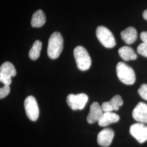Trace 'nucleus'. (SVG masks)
<instances>
[{"mask_svg":"<svg viewBox=\"0 0 147 147\" xmlns=\"http://www.w3.org/2000/svg\"><path fill=\"white\" fill-rule=\"evenodd\" d=\"M63 49V38L58 32H55L49 39L47 55L53 59L59 57Z\"/></svg>","mask_w":147,"mask_h":147,"instance_id":"nucleus-1","label":"nucleus"},{"mask_svg":"<svg viewBox=\"0 0 147 147\" xmlns=\"http://www.w3.org/2000/svg\"><path fill=\"white\" fill-rule=\"evenodd\" d=\"M117 75L121 82L127 85L134 84L136 80L134 70L125 63L120 62L116 66Z\"/></svg>","mask_w":147,"mask_h":147,"instance_id":"nucleus-2","label":"nucleus"},{"mask_svg":"<svg viewBox=\"0 0 147 147\" xmlns=\"http://www.w3.org/2000/svg\"><path fill=\"white\" fill-rule=\"evenodd\" d=\"M74 56L79 70L86 71L90 68L92 61L85 48L81 46L75 47L74 50Z\"/></svg>","mask_w":147,"mask_h":147,"instance_id":"nucleus-3","label":"nucleus"},{"mask_svg":"<svg viewBox=\"0 0 147 147\" xmlns=\"http://www.w3.org/2000/svg\"><path fill=\"white\" fill-rule=\"evenodd\" d=\"M96 35L101 44L105 47L112 48L116 45L115 38L112 33L106 27H98L96 30Z\"/></svg>","mask_w":147,"mask_h":147,"instance_id":"nucleus-4","label":"nucleus"},{"mask_svg":"<svg viewBox=\"0 0 147 147\" xmlns=\"http://www.w3.org/2000/svg\"><path fill=\"white\" fill-rule=\"evenodd\" d=\"M16 75V69L12 63L5 62L1 65L0 67V81L4 85L9 86L11 83V78Z\"/></svg>","mask_w":147,"mask_h":147,"instance_id":"nucleus-5","label":"nucleus"},{"mask_svg":"<svg viewBox=\"0 0 147 147\" xmlns=\"http://www.w3.org/2000/svg\"><path fill=\"white\" fill-rule=\"evenodd\" d=\"M24 107L27 117L32 121H37L39 110L36 99L33 96H27L24 101Z\"/></svg>","mask_w":147,"mask_h":147,"instance_id":"nucleus-6","label":"nucleus"},{"mask_svg":"<svg viewBox=\"0 0 147 147\" xmlns=\"http://www.w3.org/2000/svg\"><path fill=\"white\" fill-rule=\"evenodd\" d=\"M88 100V97L84 93L78 94H69L67 98V102L73 110H82Z\"/></svg>","mask_w":147,"mask_h":147,"instance_id":"nucleus-7","label":"nucleus"},{"mask_svg":"<svg viewBox=\"0 0 147 147\" xmlns=\"http://www.w3.org/2000/svg\"><path fill=\"white\" fill-rule=\"evenodd\" d=\"M130 133L140 143L147 141V126L143 123H138L132 125Z\"/></svg>","mask_w":147,"mask_h":147,"instance_id":"nucleus-8","label":"nucleus"},{"mask_svg":"<svg viewBox=\"0 0 147 147\" xmlns=\"http://www.w3.org/2000/svg\"><path fill=\"white\" fill-rule=\"evenodd\" d=\"M134 119L139 123L147 124V104L139 102L132 111Z\"/></svg>","mask_w":147,"mask_h":147,"instance_id":"nucleus-9","label":"nucleus"},{"mask_svg":"<svg viewBox=\"0 0 147 147\" xmlns=\"http://www.w3.org/2000/svg\"><path fill=\"white\" fill-rule=\"evenodd\" d=\"M114 131L109 128H106L98 134L97 137L98 143L102 147H109L114 137Z\"/></svg>","mask_w":147,"mask_h":147,"instance_id":"nucleus-10","label":"nucleus"},{"mask_svg":"<svg viewBox=\"0 0 147 147\" xmlns=\"http://www.w3.org/2000/svg\"><path fill=\"white\" fill-rule=\"evenodd\" d=\"M103 113V111L99 104L97 102H94L90 106L87 121L89 124H93L99 121Z\"/></svg>","mask_w":147,"mask_h":147,"instance_id":"nucleus-11","label":"nucleus"},{"mask_svg":"<svg viewBox=\"0 0 147 147\" xmlns=\"http://www.w3.org/2000/svg\"><path fill=\"white\" fill-rule=\"evenodd\" d=\"M123 104V100L119 95L114 96L109 101L104 102L101 105V109L104 112L118 111L119 107Z\"/></svg>","mask_w":147,"mask_h":147,"instance_id":"nucleus-12","label":"nucleus"},{"mask_svg":"<svg viewBox=\"0 0 147 147\" xmlns=\"http://www.w3.org/2000/svg\"><path fill=\"white\" fill-rule=\"evenodd\" d=\"M119 119V116L115 113H113L112 112H104L98 123L99 126L105 127L118 121Z\"/></svg>","mask_w":147,"mask_h":147,"instance_id":"nucleus-13","label":"nucleus"},{"mask_svg":"<svg viewBox=\"0 0 147 147\" xmlns=\"http://www.w3.org/2000/svg\"><path fill=\"white\" fill-rule=\"evenodd\" d=\"M121 37L127 44H131L136 40L137 33L133 27H129L121 32Z\"/></svg>","mask_w":147,"mask_h":147,"instance_id":"nucleus-14","label":"nucleus"},{"mask_svg":"<svg viewBox=\"0 0 147 147\" xmlns=\"http://www.w3.org/2000/svg\"><path fill=\"white\" fill-rule=\"evenodd\" d=\"M45 22L46 16L42 10H38L33 14L31 20L32 26L37 28L40 27L45 24Z\"/></svg>","mask_w":147,"mask_h":147,"instance_id":"nucleus-15","label":"nucleus"},{"mask_svg":"<svg viewBox=\"0 0 147 147\" xmlns=\"http://www.w3.org/2000/svg\"><path fill=\"white\" fill-rule=\"evenodd\" d=\"M118 53L121 58L125 61L135 60L137 57L135 51L131 47L127 46L121 47L118 50Z\"/></svg>","mask_w":147,"mask_h":147,"instance_id":"nucleus-16","label":"nucleus"},{"mask_svg":"<svg viewBox=\"0 0 147 147\" xmlns=\"http://www.w3.org/2000/svg\"><path fill=\"white\" fill-rule=\"evenodd\" d=\"M42 47V43L37 40L33 43V46L29 52V57L33 61H35L39 58Z\"/></svg>","mask_w":147,"mask_h":147,"instance_id":"nucleus-17","label":"nucleus"},{"mask_svg":"<svg viewBox=\"0 0 147 147\" xmlns=\"http://www.w3.org/2000/svg\"><path fill=\"white\" fill-rule=\"evenodd\" d=\"M138 53L143 56L147 58V43L142 42L137 48Z\"/></svg>","mask_w":147,"mask_h":147,"instance_id":"nucleus-18","label":"nucleus"},{"mask_svg":"<svg viewBox=\"0 0 147 147\" xmlns=\"http://www.w3.org/2000/svg\"><path fill=\"white\" fill-rule=\"evenodd\" d=\"M138 93L142 99L147 101V84H142L138 90Z\"/></svg>","mask_w":147,"mask_h":147,"instance_id":"nucleus-19","label":"nucleus"},{"mask_svg":"<svg viewBox=\"0 0 147 147\" xmlns=\"http://www.w3.org/2000/svg\"><path fill=\"white\" fill-rule=\"evenodd\" d=\"M11 90L9 86L5 85L3 87L0 88V98L3 99L5 98L7 95L9 94Z\"/></svg>","mask_w":147,"mask_h":147,"instance_id":"nucleus-20","label":"nucleus"},{"mask_svg":"<svg viewBox=\"0 0 147 147\" xmlns=\"http://www.w3.org/2000/svg\"><path fill=\"white\" fill-rule=\"evenodd\" d=\"M140 38L142 42L147 43V32L143 31L141 32L140 34Z\"/></svg>","mask_w":147,"mask_h":147,"instance_id":"nucleus-21","label":"nucleus"},{"mask_svg":"<svg viewBox=\"0 0 147 147\" xmlns=\"http://www.w3.org/2000/svg\"><path fill=\"white\" fill-rule=\"evenodd\" d=\"M143 18L146 20H147V9L145 10V11H143Z\"/></svg>","mask_w":147,"mask_h":147,"instance_id":"nucleus-22","label":"nucleus"}]
</instances>
